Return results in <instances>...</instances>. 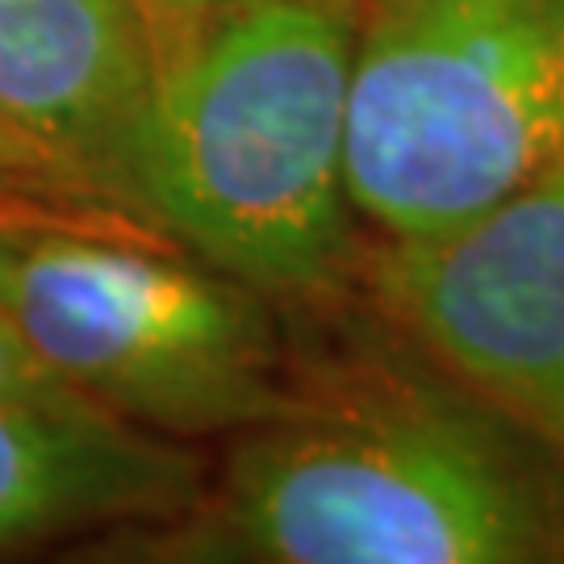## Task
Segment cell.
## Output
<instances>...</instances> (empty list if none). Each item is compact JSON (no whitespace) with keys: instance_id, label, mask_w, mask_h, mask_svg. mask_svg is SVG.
I'll return each instance as SVG.
<instances>
[{"instance_id":"obj_1","label":"cell","mask_w":564,"mask_h":564,"mask_svg":"<svg viewBox=\"0 0 564 564\" xmlns=\"http://www.w3.org/2000/svg\"><path fill=\"white\" fill-rule=\"evenodd\" d=\"M351 59L347 0H247L151 80L109 181L230 276L310 289L351 205Z\"/></svg>"},{"instance_id":"obj_2","label":"cell","mask_w":564,"mask_h":564,"mask_svg":"<svg viewBox=\"0 0 564 564\" xmlns=\"http://www.w3.org/2000/svg\"><path fill=\"white\" fill-rule=\"evenodd\" d=\"M564 163V0H381L356 34L347 197L393 242Z\"/></svg>"},{"instance_id":"obj_3","label":"cell","mask_w":564,"mask_h":564,"mask_svg":"<svg viewBox=\"0 0 564 564\" xmlns=\"http://www.w3.org/2000/svg\"><path fill=\"white\" fill-rule=\"evenodd\" d=\"M197 544L268 564H519L547 556L552 535L544 506L473 426L377 402L256 431Z\"/></svg>"},{"instance_id":"obj_4","label":"cell","mask_w":564,"mask_h":564,"mask_svg":"<svg viewBox=\"0 0 564 564\" xmlns=\"http://www.w3.org/2000/svg\"><path fill=\"white\" fill-rule=\"evenodd\" d=\"M0 310L63 384L121 423L209 435L289 410L260 305L130 242L0 223Z\"/></svg>"},{"instance_id":"obj_5","label":"cell","mask_w":564,"mask_h":564,"mask_svg":"<svg viewBox=\"0 0 564 564\" xmlns=\"http://www.w3.org/2000/svg\"><path fill=\"white\" fill-rule=\"evenodd\" d=\"M377 281L456 377L564 452V163L447 235L393 242Z\"/></svg>"},{"instance_id":"obj_6","label":"cell","mask_w":564,"mask_h":564,"mask_svg":"<svg viewBox=\"0 0 564 564\" xmlns=\"http://www.w3.org/2000/svg\"><path fill=\"white\" fill-rule=\"evenodd\" d=\"M130 0H0V121L109 181L151 93Z\"/></svg>"},{"instance_id":"obj_7","label":"cell","mask_w":564,"mask_h":564,"mask_svg":"<svg viewBox=\"0 0 564 564\" xmlns=\"http://www.w3.org/2000/svg\"><path fill=\"white\" fill-rule=\"evenodd\" d=\"M202 468L97 405H0V552L118 519H172Z\"/></svg>"},{"instance_id":"obj_8","label":"cell","mask_w":564,"mask_h":564,"mask_svg":"<svg viewBox=\"0 0 564 564\" xmlns=\"http://www.w3.org/2000/svg\"><path fill=\"white\" fill-rule=\"evenodd\" d=\"M0 405H88L63 384L39 351L25 343L13 318L0 310Z\"/></svg>"},{"instance_id":"obj_9","label":"cell","mask_w":564,"mask_h":564,"mask_svg":"<svg viewBox=\"0 0 564 564\" xmlns=\"http://www.w3.org/2000/svg\"><path fill=\"white\" fill-rule=\"evenodd\" d=\"M80 172L55 160L46 147L25 139L9 121H0V205H21L72 188Z\"/></svg>"},{"instance_id":"obj_10","label":"cell","mask_w":564,"mask_h":564,"mask_svg":"<svg viewBox=\"0 0 564 564\" xmlns=\"http://www.w3.org/2000/svg\"><path fill=\"white\" fill-rule=\"evenodd\" d=\"M155 4H167V9H202V4H214V0H155Z\"/></svg>"}]
</instances>
